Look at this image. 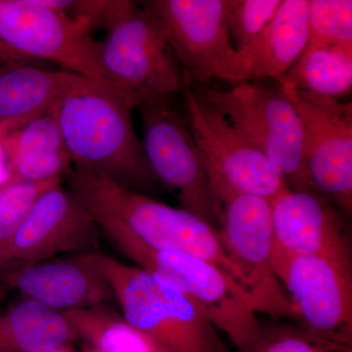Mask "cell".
Instances as JSON below:
<instances>
[{"label": "cell", "mask_w": 352, "mask_h": 352, "mask_svg": "<svg viewBox=\"0 0 352 352\" xmlns=\"http://www.w3.org/2000/svg\"><path fill=\"white\" fill-rule=\"evenodd\" d=\"M134 109L115 88L78 75L53 113L74 166L151 193L160 182L134 129Z\"/></svg>", "instance_id": "1"}, {"label": "cell", "mask_w": 352, "mask_h": 352, "mask_svg": "<svg viewBox=\"0 0 352 352\" xmlns=\"http://www.w3.org/2000/svg\"><path fill=\"white\" fill-rule=\"evenodd\" d=\"M67 179V188L92 215L120 220L154 249L183 252L214 264L244 289L240 273L227 256L219 230L196 215L82 166H74Z\"/></svg>", "instance_id": "2"}, {"label": "cell", "mask_w": 352, "mask_h": 352, "mask_svg": "<svg viewBox=\"0 0 352 352\" xmlns=\"http://www.w3.org/2000/svg\"><path fill=\"white\" fill-rule=\"evenodd\" d=\"M94 258L124 318L157 352H227L219 330L182 289L101 252Z\"/></svg>", "instance_id": "3"}, {"label": "cell", "mask_w": 352, "mask_h": 352, "mask_svg": "<svg viewBox=\"0 0 352 352\" xmlns=\"http://www.w3.org/2000/svg\"><path fill=\"white\" fill-rule=\"evenodd\" d=\"M102 233L138 267L188 295L215 328L236 349L258 324L247 293L214 264L183 252L157 250L145 244L120 220L94 215Z\"/></svg>", "instance_id": "4"}, {"label": "cell", "mask_w": 352, "mask_h": 352, "mask_svg": "<svg viewBox=\"0 0 352 352\" xmlns=\"http://www.w3.org/2000/svg\"><path fill=\"white\" fill-rule=\"evenodd\" d=\"M101 41V64L109 83L138 109L183 90L179 64L156 17L144 6L116 0Z\"/></svg>", "instance_id": "5"}, {"label": "cell", "mask_w": 352, "mask_h": 352, "mask_svg": "<svg viewBox=\"0 0 352 352\" xmlns=\"http://www.w3.org/2000/svg\"><path fill=\"white\" fill-rule=\"evenodd\" d=\"M193 90L268 160L289 188L312 189L303 166L302 124L281 87L247 82L228 90Z\"/></svg>", "instance_id": "6"}, {"label": "cell", "mask_w": 352, "mask_h": 352, "mask_svg": "<svg viewBox=\"0 0 352 352\" xmlns=\"http://www.w3.org/2000/svg\"><path fill=\"white\" fill-rule=\"evenodd\" d=\"M183 92L217 214L232 197L254 195L273 201L289 189L268 160L221 113L201 102L192 85L184 82Z\"/></svg>", "instance_id": "7"}, {"label": "cell", "mask_w": 352, "mask_h": 352, "mask_svg": "<svg viewBox=\"0 0 352 352\" xmlns=\"http://www.w3.org/2000/svg\"><path fill=\"white\" fill-rule=\"evenodd\" d=\"M142 6L161 25L184 82H248L244 60L227 29L226 0H150Z\"/></svg>", "instance_id": "8"}, {"label": "cell", "mask_w": 352, "mask_h": 352, "mask_svg": "<svg viewBox=\"0 0 352 352\" xmlns=\"http://www.w3.org/2000/svg\"><path fill=\"white\" fill-rule=\"evenodd\" d=\"M92 32L85 21L44 0H0V43L27 59L48 60L112 87L101 64V41Z\"/></svg>", "instance_id": "9"}, {"label": "cell", "mask_w": 352, "mask_h": 352, "mask_svg": "<svg viewBox=\"0 0 352 352\" xmlns=\"http://www.w3.org/2000/svg\"><path fill=\"white\" fill-rule=\"evenodd\" d=\"M217 221L224 250L256 314L272 320L293 319L291 300L273 267L271 201L254 195L232 197L219 208Z\"/></svg>", "instance_id": "10"}, {"label": "cell", "mask_w": 352, "mask_h": 352, "mask_svg": "<svg viewBox=\"0 0 352 352\" xmlns=\"http://www.w3.org/2000/svg\"><path fill=\"white\" fill-rule=\"evenodd\" d=\"M302 129L310 186L344 214L352 210V103L279 85Z\"/></svg>", "instance_id": "11"}, {"label": "cell", "mask_w": 352, "mask_h": 352, "mask_svg": "<svg viewBox=\"0 0 352 352\" xmlns=\"http://www.w3.org/2000/svg\"><path fill=\"white\" fill-rule=\"evenodd\" d=\"M138 109L143 148L157 180L175 192L183 210L219 230L207 170L188 117L173 106L170 98L145 102Z\"/></svg>", "instance_id": "12"}, {"label": "cell", "mask_w": 352, "mask_h": 352, "mask_svg": "<svg viewBox=\"0 0 352 352\" xmlns=\"http://www.w3.org/2000/svg\"><path fill=\"white\" fill-rule=\"evenodd\" d=\"M273 267L288 293L298 326L351 349L352 264L305 256L276 259Z\"/></svg>", "instance_id": "13"}, {"label": "cell", "mask_w": 352, "mask_h": 352, "mask_svg": "<svg viewBox=\"0 0 352 352\" xmlns=\"http://www.w3.org/2000/svg\"><path fill=\"white\" fill-rule=\"evenodd\" d=\"M271 205L272 263L308 256L352 264L351 231L346 217L318 192L289 188Z\"/></svg>", "instance_id": "14"}, {"label": "cell", "mask_w": 352, "mask_h": 352, "mask_svg": "<svg viewBox=\"0 0 352 352\" xmlns=\"http://www.w3.org/2000/svg\"><path fill=\"white\" fill-rule=\"evenodd\" d=\"M102 234L94 215L59 183L34 204L14 238L6 263L32 264L64 254L95 252Z\"/></svg>", "instance_id": "15"}, {"label": "cell", "mask_w": 352, "mask_h": 352, "mask_svg": "<svg viewBox=\"0 0 352 352\" xmlns=\"http://www.w3.org/2000/svg\"><path fill=\"white\" fill-rule=\"evenodd\" d=\"M74 256L32 264L9 261L0 267V279L27 300L59 312L109 305L115 296L94 252Z\"/></svg>", "instance_id": "16"}, {"label": "cell", "mask_w": 352, "mask_h": 352, "mask_svg": "<svg viewBox=\"0 0 352 352\" xmlns=\"http://www.w3.org/2000/svg\"><path fill=\"white\" fill-rule=\"evenodd\" d=\"M76 76L30 64L0 65V138L51 112Z\"/></svg>", "instance_id": "17"}, {"label": "cell", "mask_w": 352, "mask_h": 352, "mask_svg": "<svg viewBox=\"0 0 352 352\" xmlns=\"http://www.w3.org/2000/svg\"><path fill=\"white\" fill-rule=\"evenodd\" d=\"M0 142L9 168L6 186L63 179L73 170V160L53 110L0 138Z\"/></svg>", "instance_id": "18"}, {"label": "cell", "mask_w": 352, "mask_h": 352, "mask_svg": "<svg viewBox=\"0 0 352 352\" xmlns=\"http://www.w3.org/2000/svg\"><path fill=\"white\" fill-rule=\"evenodd\" d=\"M309 36V0H282L270 22L243 51L247 80L283 76L302 56Z\"/></svg>", "instance_id": "19"}, {"label": "cell", "mask_w": 352, "mask_h": 352, "mask_svg": "<svg viewBox=\"0 0 352 352\" xmlns=\"http://www.w3.org/2000/svg\"><path fill=\"white\" fill-rule=\"evenodd\" d=\"M78 340L63 312L32 300L0 312V352H50Z\"/></svg>", "instance_id": "20"}, {"label": "cell", "mask_w": 352, "mask_h": 352, "mask_svg": "<svg viewBox=\"0 0 352 352\" xmlns=\"http://www.w3.org/2000/svg\"><path fill=\"white\" fill-rule=\"evenodd\" d=\"M279 85L340 99L352 88V44L307 45Z\"/></svg>", "instance_id": "21"}, {"label": "cell", "mask_w": 352, "mask_h": 352, "mask_svg": "<svg viewBox=\"0 0 352 352\" xmlns=\"http://www.w3.org/2000/svg\"><path fill=\"white\" fill-rule=\"evenodd\" d=\"M78 340L98 352H157L109 305L63 312Z\"/></svg>", "instance_id": "22"}, {"label": "cell", "mask_w": 352, "mask_h": 352, "mask_svg": "<svg viewBox=\"0 0 352 352\" xmlns=\"http://www.w3.org/2000/svg\"><path fill=\"white\" fill-rule=\"evenodd\" d=\"M237 352H351V349L322 340L300 326L271 319L258 321Z\"/></svg>", "instance_id": "23"}, {"label": "cell", "mask_w": 352, "mask_h": 352, "mask_svg": "<svg viewBox=\"0 0 352 352\" xmlns=\"http://www.w3.org/2000/svg\"><path fill=\"white\" fill-rule=\"evenodd\" d=\"M64 179L21 182L0 188V267L6 263L9 249L34 204L45 192Z\"/></svg>", "instance_id": "24"}, {"label": "cell", "mask_w": 352, "mask_h": 352, "mask_svg": "<svg viewBox=\"0 0 352 352\" xmlns=\"http://www.w3.org/2000/svg\"><path fill=\"white\" fill-rule=\"evenodd\" d=\"M281 3L282 0H226L227 29L238 52L254 43Z\"/></svg>", "instance_id": "25"}, {"label": "cell", "mask_w": 352, "mask_h": 352, "mask_svg": "<svg viewBox=\"0 0 352 352\" xmlns=\"http://www.w3.org/2000/svg\"><path fill=\"white\" fill-rule=\"evenodd\" d=\"M352 44L351 0H309L307 45Z\"/></svg>", "instance_id": "26"}, {"label": "cell", "mask_w": 352, "mask_h": 352, "mask_svg": "<svg viewBox=\"0 0 352 352\" xmlns=\"http://www.w3.org/2000/svg\"><path fill=\"white\" fill-rule=\"evenodd\" d=\"M32 60L16 54L0 43V65L31 64Z\"/></svg>", "instance_id": "27"}, {"label": "cell", "mask_w": 352, "mask_h": 352, "mask_svg": "<svg viewBox=\"0 0 352 352\" xmlns=\"http://www.w3.org/2000/svg\"><path fill=\"white\" fill-rule=\"evenodd\" d=\"M9 179V168L7 164L6 152L0 142V188L6 186Z\"/></svg>", "instance_id": "28"}, {"label": "cell", "mask_w": 352, "mask_h": 352, "mask_svg": "<svg viewBox=\"0 0 352 352\" xmlns=\"http://www.w3.org/2000/svg\"><path fill=\"white\" fill-rule=\"evenodd\" d=\"M50 352H76L75 349H73L72 344H65V346H62L58 347V349H53Z\"/></svg>", "instance_id": "29"}, {"label": "cell", "mask_w": 352, "mask_h": 352, "mask_svg": "<svg viewBox=\"0 0 352 352\" xmlns=\"http://www.w3.org/2000/svg\"><path fill=\"white\" fill-rule=\"evenodd\" d=\"M7 287L6 285L0 284V302H1L2 300H3L4 296H6L7 293Z\"/></svg>", "instance_id": "30"}, {"label": "cell", "mask_w": 352, "mask_h": 352, "mask_svg": "<svg viewBox=\"0 0 352 352\" xmlns=\"http://www.w3.org/2000/svg\"><path fill=\"white\" fill-rule=\"evenodd\" d=\"M82 352H98L97 351H95V349H91V347L85 346V344H83L82 347Z\"/></svg>", "instance_id": "31"}]
</instances>
